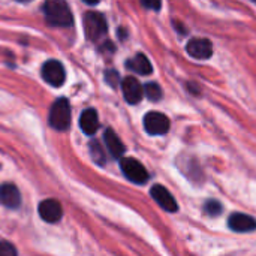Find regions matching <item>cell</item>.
Listing matches in <instances>:
<instances>
[{
	"label": "cell",
	"instance_id": "obj_1",
	"mask_svg": "<svg viewBox=\"0 0 256 256\" xmlns=\"http://www.w3.org/2000/svg\"><path fill=\"white\" fill-rule=\"evenodd\" d=\"M44 14L51 26L70 27L74 24V16L66 0H45Z\"/></svg>",
	"mask_w": 256,
	"mask_h": 256
},
{
	"label": "cell",
	"instance_id": "obj_2",
	"mask_svg": "<svg viewBox=\"0 0 256 256\" xmlns=\"http://www.w3.org/2000/svg\"><path fill=\"white\" fill-rule=\"evenodd\" d=\"M70 118L72 116H70L69 102L64 98L57 99L50 110V117H48L50 124L57 130H66L70 126Z\"/></svg>",
	"mask_w": 256,
	"mask_h": 256
},
{
	"label": "cell",
	"instance_id": "obj_3",
	"mask_svg": "<svg viewBox=\"0 0 256 256\" xmlns=\"http://www.w3.org/2000/svg\"><path fill=\"white\" fill-rule=\"evenodd\" d=\"M84 28H86V34L90 40L98 42L100 40L106 32H108V24L106 20L104 18L102 14L99 12H87L84 16Z\"/></svg>",
	"mask_w": 256,
	"mask_h": 256
},
{
	"label": "cell",
	"instance_id": "obj_4",
	"mask_svg": "<svg viewBox=\"0 0 256 256\" xmlns=\"http://www.w3.org/2000/svg\"><path fill=\"white\" fill-rule=\"evenodd\" d=\"M120 168H122L124 177L128 180H130L132 183L146 184L148 182V172H147L146 166L134 158L120 159Z\"/></svg>",
	"mask_w": 256,
	"mask_h": 256
},
{
	"label": "cell",
	"instance_id": "obj_5",
	"mask_svg": "<svg viewBox=\"0 0 256 256\" xmlns=\"http://www.w3.org/2000/svg\"><path fill=\"white\" fill-rule=\"evenodd\" d=\"M170 118L159 112V111H150L144 116V129L150 135H164L170 130Z\"/></svg>",
	"mask_w": 256,
	"mask_h": 256
},
{
	"label": "cell",
	"instance_id": "obj_6",
	"mask_svg": "<svg viewBox=\"0 0 256 256\" xmlns=\"http://www.w3.org/2000/svg\"><path fill=\"white\" fill-rule=\"evenodd\" d=\"M42 76L50 86L60 87L66 80V72H64V68L60 62L48 60L42 66Z\"/></svg>",
	"mask_w": 256,
	"mask_h": 256
},
{
	"label": "cell",
	"instance_id": "obj_7",
	"mask_svg": "<svg viewBox=\"0 0 256 256\" xmlns=\"http://www.w3.org/2000/svg\"><path fill=\"white\" fill-rule=\"evenodd\" d=\"M186 51L190 57L198 60H207L213 54V44L206 38H195L190 39L186 45Z\"/></svg>",
	"mask_w": 256,
	"mask_h": 256
},
{
	"label": "cell",
	"instance_id": "obj_8",
	"mask_svg": "<svg viewBox=\"0 0 256 256\" xmlns=\"http://www.w3.org/2000/svg\"><path fill=\"white\" fill-rule=\"evenodd\" d=\"M150 195L152 198L166 212H171V213H176L178 210V206H177V201L174 200V196L171 195V192L160 186V184H154L152 189H150Z\"/></svg>",
	"mask_w": 256,
	"mask_h": 256
},
{
	"label": "cell",
	"instance_id": "obj_9",
	"mask_svg": "<svg viewBox=\"0 0 256 256\" xmlns=\"http://www.w3.org/2000/svg\"><path fill=\"white\" fill-rule=\"evenodd\" d=\"M122 90L124 99L132 105L138 104L144 96V86H141V82L134 76H126L122 81Z\"/></svg>",
	"mask_w": 256,
	"mask_h": 256
},
{
	"label": "cell",
	"instance_id": "obj_10",
	"mask_svg": "<svg viewBox=\"0 0 256 256\" xmlns=\"http://www.w3.org/2000/svg\"><path fill=\"white\" fill-rule=\"evenodd\" d=\"M39 216L48 222V224H56L62 219L63 216V208L58 201L56 200H45L39 204Z\"/></svg>",
	"mask_w": 256,
	"mask_h": 256
},
{
	"label": "cell",
	"instance_id": "obj_11",
	"mask_svg": "<svg viewBox=\"0 0 256 256\" xmlns=\"http://www.w3.org/2000/svg\"><path fill=\"white\" fill-rule=\"evenodd\" d=\"M228 226L236 232H252L256 230V219L249 214L234 213L228 220Z\"/></svg>",
	"mask_w": 256,
	"mask_h": 256
},
{
	"label": "cell",
	"instance_id": "obj_12",
	"mask_svg": "<svg viewBox=\"0 0 256 256\" xmlns=\"http://www.w3.org/2000/svg\"><path fill=\"white\" fill-rule=\"evenodd\" d=\"M0 202L8 208H18L21 204V195L15 184L4 183L0 186Z\"/></svg>",
	"mask_w": 256,
	"mask_h": 256
},
{
	"label": "cell",
	"instance_id": "obj_13",
	"mask_svg": "<svg viewBox=\"0 0 256 256\" xmlns=\"http://www.w3.org/2000/svg\"><path fill=\"white\" fill-rule=\"evenodd\" d=\"M80 128L86 135H94L99 129V117L96 110H86L80 117Z\"/></svg>",
	"mask_w": 256,
	"mask_h": 256
},
{
	"label": "cell",
	"instance_id": "obj_14",
	"mask_svg": "<svg viewBox=\"0 0 256 256\" xmlns=\"http://www.w3.org/2000/svg\"><path fill=\"white\" fill-rule=\"evenodd\" d=\"M104 141H105V146H106V148H108V152L114 156V158H117V159H120L123 154H124V144L122 142V140L117 136V134L112 130V129H106L105 130V134H104Z\"/></svg>",
	"mask_w": 256,
	"mask_h": 256
},
{
	"label": "cell",
	"instance_id": "obj_15",
	"mask_svg": "<svg viewBox=\"0 0 256 256\" xmlns=\"http://www.w3.org/2000/svg\"><path fill=\"white\" fill-rule=\"evenodd\" d=\"M126 68L130 69L132 72L138 74V75H150L153 72V68H152V63L150 60L144 56V54H136L135 57L129 58L126 62Z\"/></svg>",
	"mask_w": 256,
	"mask_h": 256
},
{
	"label": "cell",
	"instance_id": "obj_16",
	"mask_svg": "<svg viewBox=\"0 0 256 256\" xmlns=\"http://www.w3.org/2000/svg\"><path fill=\"white\" fill-rule=\"evenodd\" d=\"M144 94L148 98V100L152 102H158L162 99L164 93H162V88L158 82H147L144 86Z\"/></svg>",
	"mask_w": 256,
	"mask_h": 256
},
{
	"label": "cell",
	"instance_id": "obj_17",
	"mask_svg": "<svg viewBox=\"0 0 256 256\" xmlns=\"http://www.w3.org/2000/svg\"><path fill=\"white\" fill-rule=\"evenodd\" d=\"M90 153H92V158L96 164H104L105 162V154H104V150L100 148V144L98 141H92L90 142Z\"/></svg>",
	"mask_w": 256,
	"mask_h": 256
},
{
	"label": "cell",
	"instance_id": "obj_18",
	"mask_svg": "<svg viewBox=\"0 0 256 256\" xmlns=\"http://www.w3.org/2000/svg\"><path fill=\"white\" fill-rule=\"evenodd\" d=\"M206 212H207L210 216H218V214H220V212H222V206H220L219 201L210 200V201L206 202Z\"/></svg>",
	"mask_w": 256,
	"mask_h": 256
},
{
	"label": "cell",
	"instance_id": "obj_19",
	"mask_svg": "<svg viewBox=\"0 0 256 256\" xmlns=\"http://www.w3.org/2000/svg\"><path fill=\"white\" fill-rule=\"evenodd\" d=\"M105 81L112 86V87H117L118 82H120V76H118V72L117 70H112V69H108L105 72Z\"/></svg>",
	"mask_w": 256,
	"mask_h": 256
},
{
	"label": "cell",
	"instance_id": "obj_20",
	"mask_svg": "<svg viewBox=\"0 0 256 256\" xmlns=\"http://www.w3.org/2000/svg\"><path fill=\"white\" fill-rule=\"evenodd\" d=\"M16 255V249L10 243H0V256H14Z\"/></svg>",
	"mask_w": 256,
	"mask_h": 256
},
{
	"label": "cell",
	"instance_id": "obj_21",
	"mask_svg": "<svg viewBox=\"0 0 256 256\" xmlns=\"http://www.w3.org/2000/svg\"><path fill=\"white\" fill-rule=\"evenodd\" d=\"M141 3L148 8V9H153V10H159L160 6H162V0H141Z\"/></svg>",
	"mask_w": 256,
	"mask_h": 256
},
{
	"label": "cell",
	"instance_id": "obj_22",
	"mask_svg": "<svg viewBox=\"0 0 256 256\" xmlns=\"http://www.w3.org/2000/svg\"><path fill=\"white\" fill-rule=\"evenodd\" d=\"M188 87L192 93H200V86L198 84H194V82H188Z\"/></svg>",
	"mask_w": 256,
	"mask_h": 256
},
{
	"label": "cell",
	"instance_id": "obj_23",
	"mask_svg": "<svg viewBox=\"0 0 256 256\" xmlns=\"http://www.w3.org/2000/svg\"><path fill=\"white\" fill-rule=\"evenodd\" d=\"M86 3H88V4H98L99 3V0H84Z\"/></svg>",
	"mask_w": 256,
	"mask_h": 256
},
{
	"label": "cell",
	"instance_id": "obj_24",
	"mask_svg": "<svg viewBox=\"0 0 256 256\" xmlns=\"http://www.w3.org/2000/svg\"><path fill=\"white\" fill-rule=\"evenodd\" d=\"M252 2H255V3H256V0H252Z\"/></svg>",
	"mask_w": 256,
	"mask_h": 256
}]
</instances>
